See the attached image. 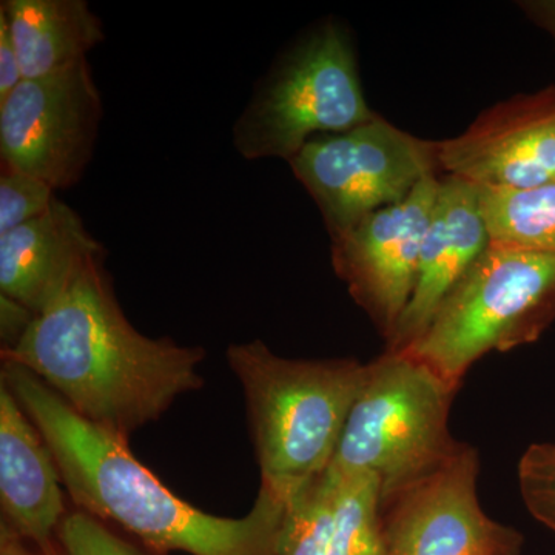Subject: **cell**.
<instances>
[{
	"label": "cell",
	"instance_id": "cell-1",
	"mask_svg": "<svg viewBox=\"0 0 555 555\" xmlns=\"http://www.w3.org/2000/svg\"><path fill=\"white\" fill-rule=\"evenodd\" d=\"M204 358L203 347L137 331L105 257L36 315L16 346L2 350V360L28 369L83 420L126 441L204 385Z\"/></svg>",
	"mask_w": 555,
	"mask_h": 555
},
{
	"label": "cell",
	"instance_id": "cell-2",
	"mask_svg": "<svg viewBox=\"0 0 555 555\" xmlns=\"http://www.w3.org/2000/svg\"><path fill=\"white\" fill-rule=\"evenodd\" d=\"M0 382L49 444L76 509L164 555H275L284 496L261 486L246 516H211L175 495L134 459L129 441L83 420L28 369L2 360Z\"/></svg>",
	"mask_w": 555,
	"mask_h": 555
},
{
	"label": "cell",
	"instance_id": "cell-3",
	"mask_svg": "<svg viewBox=\"0 0 555 555\" xmlns=\"http://www.w3.org/2000/svg\"><path fill=\"white\" fill-rule=\"evenodd\" d=\"M225 357L246 398L261 486L288 500L334 462L367 364L291 360L261 339L230 345Z\"/></svg>",
	"mask_w": 555,
	"mask_h": 555
},
{
	"label": "cell",
	"instance_id": "cell-4",
	"mask_svg": "<svg viewBox=\"0 0 555 555\" xmlns=\"http://www.w3.org/2000/svg\"><path fill=\"white\" fill-rule=\"evenodd\" d=\"M455 393L418 358L387 350L367 364L331 466L377 478L383 505L462 447L449 430Z\"/></svg>",
	"mask_w": 555,
	"mask_h": 555
},
{
	"label": "cell",
	"instance_id": "cell-5",
	"mask_svg": "<svg viewBox=\"0 0 555 555\" xmlns=\"http://www.w3.org/2000/svg\"><path fill=\"white\" fill-rule=\"evenodd\" d=\"M554 320V255L489 244L404 352L459 390L480 358L537 341Z\"/></svg>",
	"mask_w": 555,
	"mask_h": 555
},
{
	"label": "cell",
	"instance_id": "cell-6",
	"mask_svg": "<svg viewBox=\"0 0 555 555\" xmlns=\"http://www.w3.org/2000/svg\"><path fill=\"white\" fill-rule=\"evenodd\" d=\"M349 33L324 21L276 61L233 127V145L248 160L291 163L312 139L371 122Z\"/></svg>",
	"mask_w": 555,
	"mask_h": 555
},
{
	"label": "cell",
	"instance_id": "cell-7",
	"mask_svg": "<svg viewBox=\"0 0 555 555\" xmlns=\"http://www.w3.org/2000/svg\"><path fill=\"white\" fill-rule=\"evenodd\" d=\"M288 164L320 208L331 240L406 199L440 170L438 141L416 138L382 116L312 139Z\"/></svg>",
	"mask_w": 555,
	"mask_h": 555
},
{
	"label": "cell",
	"instance_id": "cell-8",
	"mask_svg": "<svg viewBox=\"0 0 555 555\" xmlns=\"http://www.w3.org/2000/svg\"><path fill=\"white\" fill-rule=\"evenodd\" d=\"M102 118L89 61L24 79L0 102L2 167L31 175L56 192L72 188L93 159Z\"/></svg>",
	"mask_w": 555,
	"mask_h": 555
},
{
	"label": "cell",
	"instance_id": "cell-9",
	"mask_svg": "<svg viewBox=\"0 0 555 555\" xmlns=\"http://www.w3.org/2000/svg\"><path fill=\"white\" fill-rule=\"evenodd\" d=\"M478 452L462 443L436 470L383 503L386 555H520L524 535L478 500Z\"/></svg>",
	"mask_w": 555,
	"mask_h": 555
},
{
	"label": "cell",
	"instance_id": "cell-10",
	"mask_svg": "<svg viewBox=\"0 0 555 555\" xmlns=\"http://www.w3.org/2000/svg\"><path fill=\"white\" fill-rule=\"evenodd\" d=\"M440 177L423 181L401 203L382 208L332 240V262L357 305L386 341L414 294L420 254L436 206Z\"/></svg>",
	"mask_w": 555,
	"mask_h": 555
},
{
	"label": "cell",
	"instance_id": "cell-11",
	"mask_svg": "<svg viewBox=\"0 0 555 555\" xmlns=\"http://www.w3.org/2000/svg\"><path fill=\"white\" fill-rule=\"evenodd\" d=\"M438 166L485 189L555 181V86L492 105L462 134L438 141Z\"/></svg>",
	"mask_w": 555,
	"mask_h": 555
},
{
	"label": "cell",
	"instance_id": "cell-12",
	"mask_svg": "<svg viewBox=\"0 0 555 555\" xmlns=\"http://www.w3.org/2000/svg\"><path fill=\"white\" fill-rule=\"evenodd\" d=\"M489 244L476 185L451 175L440 178L420 254L414 294L387 341V350L408 349L422 337L441 302Z\"/></svg>",
	"mask_w": 555,
	"mask_h": 555
},
{
	"label": "cell",
	"instance_id": "cell-13",
	"mask_svg": "<svg viewBox=\"0 0 555 555\" xmlns=\"http://www.w3.org/2000/svg\"><path fill=\"white\" fill-rule=\"evenodd\" d=\"M102 257L107 251L82 217L56 199L42 217L0 236V295L39 315Z\"/></svg>",
	"mask_w": 555,
	"mask_h": 555
},
{
	"label": "cell",
	"instance_id": "cell-14",
	"mask_svg": "<svg viewBox=\"0 0 555 555\" xmlns=\"http://www.w3.org/2000/svg\"><path fill=\"white\" fill-rule=\"evenodd\" d=\"M49 444L5 383L0 382L2 524L40 547L57 545L67 507Z\"/></svg>",
	"mask_w": 555,
	"mask_h": 555
},
{
	"label": "cell",
	"instance_id": "cell-15",
	"mask_svg": "<svg viewBox=\"0 0 555 555\" xmlns=\"http://www.w3.org/2000/svg\"><path fill=\"white\" fill-rule=\"evenodd\" d=\"M24 79L53 75L87 60L105 40L104 25L86 0H3Z\"/></svg>",
	"mask_w": 555,
	"mask_h": 555
},
{
	"label": "cell",
	"instance_id": "cell-16",
	"mask_svg": "<svg viewBox=\"0 0 555 555\" xmlns=\"http://www.w3.org/2000/svg\"><path fill=\"white\" fill-rule=\"evenodd\" d=\"M476 189L492 246L555 257V181L531 189Z\"/></svg>",
	"mask_w": 555,
	"mask_h": 555
},
{
	"label": "cell",
	"instance_id": "cell-17",
	"mask_svg": "<svg viewBox=\"0 0 555 555\" xmlns=\"http://www.w3.org/2000/svg\"><path fill=\"white\" fill-rule=\"evenodd\" d=\"M338 474L312 478L288 499L278 531L275 555H328L337 509Z\"/></svg>",
	"mask_w": 555,
	"mask_h": 555
},
{
	"label": "cell",
	"instance_id": "cell-18",
	"mask_svg": "<svg viewBox=\"0 0 555 555\" xmlns=\"http://www.w3.org/2000/svg\"><path fill=\"white\" fill-rule=\"evenodd\" d=\"M337 474V509L328 555H386L377 478L366 473Z\"/></svg>",
	"mask_w": 555,
	"mask_h": 555
},
{
	"label": "cell",
	"instance_id": "cell-19",
	"mask_svg": "<svg viewBox=\"0 0 555 555\" xmlns=\"http://www.w3.org/2000/svg\"><path fill=\"white\" fill-rule=\"evenodd\" d=\"M57 540L67 555H164L127 539L122 531L80 509L68 511Z\"/></svg>",
	"mask_w": 555,
	"mask_h": 555
},
{
	"label": "cell",
	"instance_id": "cell-20",
	"mask_svg": "<svg viewBox=\"0 0 555 555\" xmlns=\"http://www.w3.org/2000/svg\"><path fill=\"white\" fill-rule=\"evenodd\" d=\"M56 199V190L47 182L24 171L2 167L0 236L42 217Z\"/></svg>",
	"mask_w": 555,
	"mask_h": 555
},
{
	"label": "cell",
	"instance_id": "cell-21",
	"mask_svg": "<svg viewBox=\"0 0 555 555\" xmlns=\"http://www.w3.org/2000/svg\"><path fill=\"white\" fill-rule=\"evenodd\" d=\"M518 486L529 514L555 532V441L526 449L518 462Z\"/></svg>",
	"mask_w": 555,
	"mask_h": 555
},
{
	"label": "cell",
	"instance_id": "cell-22",
	"mask_svg": "<svg viewBox=\"0 0 555 555\" xmlns=\"http://www.w3.org/2000/svg\"><path fill=\"white\" fill-rule=\"evenodd\" d=\"M22 80H24V73H22L20 54L11 38L9 24L0 14V102L5 101Z\"/></svg>",
	"mask_w": 555,
	"mask_h": 555
},
{
	"label": "cell",
	"instance_id": "cell-23",
	"mask_svg": "<svg viewBox=\"0 0 555 555\" xmlns=\"http://www.w3.org/2000/svg\"><path fill=\"white\" fill-rule=\"evenodd\" d=\"M35 313L20 302L14 301L5 295H0V337H2V350L16 346L24 337Z\"/></svg>",
	"mask_w": 555,
	"mask_h": 555
},
{
	"label": "cell",
	"instance_id": "cell-24",
	"mask_svg": "<svg viewBox=\"0 0 555 555\" xmlns=\"http://www.w3.org/2000/svg\"><path fill=\"white\" fill-rule=\"evenodd\" d=\"M0 555H67L61 543L40 547L16 534L9 526L0 524Z\"/></svg>",
	"mask_w": 555,
	"mask_h": 555
},
{
	"label": "cell",
	"instance_id": "cell-25",
	"mask_svg": "<svg viewBox=\"0 0 555 555\" xmlns=\"http://www.w3.org/2000/svg\"><path fill=\"white\" fill-rule=\"evenodd\" d=\"M529 21L545 30L555 42V0H531L518 3Z\"/></svg>",
	"mask_w": 555,
	"mask_h": 555
}]
</instances>
